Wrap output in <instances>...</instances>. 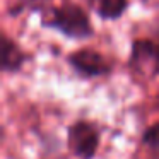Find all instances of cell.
<instances>
[{
  "mask_svg": "<svg viewBox=\"0 0 159 159\" xmlns=\"http://www.w3.org/2000/svg\"><path fill=\"white\" fill-rule=\"evenodd\" d=\"M46 28H53L69 38H89L93 34V26L87 14L74 4H65L57 7L52 14L43 19Z\"/></svg>",
  "mask_w": 159,
  "mask_h": 159,
  "instance_id": "6da1fadb",
  "label": "cell"
},
{
  "mask_svg": "<svg viewBox=\"0 0 159 159\" xmlns=\"http://www.w3.org/2000/svg\"><path fill=\"white\" fill-rule=\"evenodd\" d=\"M67 144L75 157L93 159L99 145V130L94 123L86 120H79L69 127Z\"/></svg>",
  "mask_w": 159,
  "mask_h": 159,
  "instance_id": "7a4b0ae2",
  "label": "cell"
},
{
  "mask_svg": "<svg viewBox=\"0 0 159 159\" xmlns=\"http://www.w3.org/2000/svg\"><path fill=\"white\" fill-rule=\"evenodd\" d=\"M130 69L145 79L159 75V45L151 39H137L132 45Z\"/></svg>",
  "mask_w": 159,
  "mask_h": 159,
  "instance_id": "3957f363",
  "label": "cell"
},
{
  "mask_svg": "<svg viewBox=\"0 0 159 159\" xmlns=\"http://www.w3.org/2000/svg\"><path fill=\"white\" fill-rule=\"evenodd\" d=\"M69 63L77 74L82 77H98L106 75L111 70V63L101 53L94 50H79L69 55Z\"/></svg>",
  "mask_w": 159,
  "mask_h": 159,
  "instance_id": "277c9868",
  "label": "cell"
},
{
  "mask_svg": "<svg viewBox=\"0 0 159 159\" xmlns=\"http://www.w3.org/2000/svg\"><path fill=\"white\" fill-rule=\"evenodd\" d=\"M26 62V55L14 41L4 36L2 39V70L4 72H17Z\"/></svg>",
  "mask_w": 159,
  "mask_h": 159,
  "instance_id": "5b68a950",
  "label": "cell"
},
{
  "mask_svg": "<svg viewBox=\"0 0 159 159\" xmlns=\"http://www.w3.org/2000/svg\"><path fill=\"white\" fill-rule=\"evenodd\" d=\"M91 5L96 11V14L103 19H118L127 11V0H91Z\"/></svg>",
  "mask_w": 159,
  "mask_h": 159,
  "instance_id": "8992f818",
  "label": "cell"
},
{
  "mask_svg": "<svg viewBox=\"0 0 159 159\" xmlns=\"http://www.w3.org/2000/svg\"><path fill=\"white\" fill-rule=\"evenodd\" d=\"M142 142H144L147 147L159 151V123H154L144 132L142 135Z\"/></svg>",
  "mask_w": 159,
  "mask_h": 159,
  "instance_id": "52a82bcc",
  "label": "cell"
},
{
  "mask_svg": "<svg viewBox=\"0 0 159 159\" xmlns=\"http://www.w3.org/2000/svg\"><path fill=\"white\" fill-rule=\"evenodd\" d=\"M156 103H157V106H159V93H157V98H156Z\"/></svg>",
  "mask_w": 159,
  "mask_h": 159,
  "instance_id": "ba28073f",
  "label": "cell"
}]
</instances>
